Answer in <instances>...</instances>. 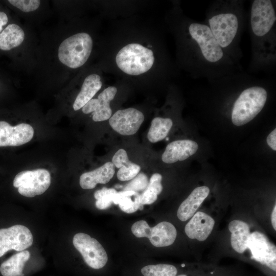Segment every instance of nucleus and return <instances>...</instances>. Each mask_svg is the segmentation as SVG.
I'll use <instances>...</instances> for the list:
<instances>
[{"instance_id":"nucleus-21","label":"nucleus","mask_w":276,"mask_h":276,"mask_svg":"<svg viewBox=\"0 0 276 276\" xmlns=\"http://www.w3.org/2000/svg\"><path fill=\"white\" fill-rule=\"evenodd\" d=\"M30 258L28 250L13 255L0 264V276H26L25 267Z\"/></svg>"},{"instance_id":"nucleus-11","label":"nucleus","mask_w":276,"mask_h":276,"mask_svg":"<svg viewBox=\"0 0 276 276\" xmlns=\"http://www.w3.org/2000/svg\"><path fill=\"white\" fill-rule=\"evenodd\" d=\"M248 248L252 259L275 275L276 272V249L266 236L258 231L250 234Z\"/></svg>"},{"instance_id":"nucleus-25","label":"nucleus","mask_w":276,"mask_h":276,"mask_svg":"<svg viewBox=\"0 0 276 276\" xmlns=\"http://www.w3.org/2000/svg\"><path fill=\"white\" fill-rule=\"evenodd\" d=\"M173 126V121L170 118L157 117L153 119L147 133L149 141L157 143L165 139Z\"/></svg>"},{"instance_id":"nucleus-19","label":"nucleus","mask_w":276,"mask_h":276,"mask_svg":"<svg viewBox=\"0 0 276 276\" xmlns=\"http://www.w3.org/2000/svg\"><path fill=\"white\" fill-rule=\"evenodd\" d=\"M114 173V165L111 162H107L96 169L82 174L79 178L80 186L85 190L94 189L98 183L108 182Z\"/></svg>"},{"instance_id":"nucleus-7","label":"nucleus","mask_w":276,"mask_h":276,"mask_svg":"<svg viewBox=\"0 0 276 276\" xmlns=\"http://www.w3.org/2000/svg\"><path fill=\"white\" fill-rule=\"evenodd\" d=\"M51 183L50 172L44 168L24 170L18 173L13 181L21 195L28 198L44 193Z\"/></svg>"},{"instance_id":"nucleus-9","label":"nucleus","mask_w":276,"mask_h":276,"mask_svg":"<svg viewBox=\"0 0 276 276\" xmlns=\"http://www.w3.org/2000/svg\"><path fill=\"white\" fill-rule=\"evenodd\" d=\"M131 232L136 237L148 238L151 244L157 247L172 245L177 236L175 226L168 221H162L153 227L145 220L135 222L131 226Z\"/></svg>"},{"instance_id":"nucleus-26","label":"nucleus","mask_w":276,"mask_h":276,"mask_svg":"<svg viewBox=\"0 0 276 276\" xmlns=\"http://www.w3.org/2000/svg\"><path fill=\"white\" fill-rule=\"evenodd\" d=\"M140 272L141 276H177L180 273L175 265L165 263L146 265Z\"/></svg>"},{"instance_id":"nucleus-4","label":"nucleus","mask_w":276,"mask_h":276,"mask_svg":"<svg viewBox=\"0 0 276 276\" xmlns=\"http://www.w3.org/2000/svg\"><path fill=\"white\" fill-rule=\"evenodd\" d=\"M247 22L244 1H215L205 11L204 24L223 51L239 64L243 55L240 43Z\"/></svg>"},{"instance_id":"nucleus-6","label":"nucleus","mask_w":276,"mask_h":276,"mask_svg":"<svg viewBox=\"0 0 276 276\" xmlns=\"http://www.w3.org/2000/svg\"><path fill=\"white\" fill-rule=\"evenodd\" d=\"M95 47V38L91 32L79 30L66 37L59 44L57 58L66 67L80 70L88 63Z\"/></svg>"},{"instance_id":"nucleus-1","label":"nucleus","mask_w":276,"mask_h":276,"mask_svg":"<svg viewBox=\"0 0 276 276\" xmlns=\"http://www.w3.org/2000/svg\"><path fill=\"white\" fill-rule=\"evenodd\" d=\"M158 27L136 18L114 22L100 43L103 72L125 82L167 84L178 69Z\"/></svg>"},{"instance_id":"nucleus-24","label":"nucleus","mask_w":276,"mask_h":276,"mask_svg":"<svg viewBox=\"0 0 276 276\" xmlns=\"http://www.w3.org/2000/svg\"><path fill=\"white\" fill-rule=\"evenodd\" d=\"M113 203L118 204L122 211L129 214L143 208L140 202V194L133 191L117 192L114 195Z\"/></svg>"},{"instance_id":"nucleus-27","label":"nucleus","mask_w":276,"mask_h":276,"mask_svg":"<svg viewBox=\"0 0 276 276\" xmlns=\"http://www.w3.org/2000/svg\"><path fill=\"white\" fill-rule=\"evenodd\" d=\"M117 191L113 188H103L96 191L94 197L97 200L96 207L100 210H104L109 208L113 203L114 196Z\"/></svg>"},{"instance_id":"nucleus-22","label":"nucleus","mask_w":276,"mask_h":276,"mask_svg":"<svg viewBox=\"0 0 276 276\" xmlns=\"http://www.w3.org/2000/svg\"><path fill=\"white\" fill-rule=\"evenodd\" d=\"M115 167L119 168L117 177L120 181H128L132 179L140 172L141 167L131 162L128 158L126 151L123 149L118 150L112 158Z\"/></svg>"},{"instance_id":"nucleus-13","label":"nucleus","mask_w":276,"mask_h":276,"mask_svg":"<svg viewBox=\"0 0 276 276\" xmlns=\"http://www.w3.org/2000/svg\"><path fill=\"white\" fill-rule=\"evenodd\" d=\"M118 92V87L116 85H110L105 88L97 98H93L82 108V112L85 114H91L94 122L109 120L112 114L111 102Z\"/></svg>"},{"instance_id":"nucleus-34","label":"nucleus","mask_w":276,"mask_h":276,"mask_svg":"<svg viewBox=\"0 0 276 276\" xmlns=\"http://www.w3.org/2000/svg\"><path fill=\"white\" fill-rule=\"evenodd\" d=\"M177 276H189L187 273H180Z\"/></svg>"},{"instance_id":"nucleus-2","label":"nucleus","mask_w":276,"mask_h":276,"mask_svg":"<svg viewBox=\"0 0 276 276\" xmlns=\"http://www.w3.org/2000/svg\"><path fill=\"white\" fill-rule=\"evenodd\" d=\"M165 23L175 41V64L192 78L211 81L243 70L221 48L208 26L187 16L179 1L172 2Z\"/></svg>"},{"instance_id":"nucleus-8","label":"nucleus","mask_w":276,"mask_h":276,"mask_svg":"<svg viewBox=\"0 0 276 276\" xmlns=\"http://www.w3.org/2000/svg\"><path fill=\"white\" fill-rule=\"evenodd\" d=\"M73 243L89 268L98 270L106 266L108 262L107 254L96 239L86 234L78 233L74 236Z\"/></svg>"},{"instance_id":"nucleus-23","label":"nucleus","mask_w":276,"mask_h":276,"mask_svg":"<svg viewBox=\"0 0 276 276\" xmlns=\"http://www.w3.org/2000/svg\"><path fill=\"white\" fill-rule=\"evenodd\" d=\"M25 33L19 25L10 24L0 33V50L9 51L19 46L24 41Z\"/></svg>"},{"instance_id":"nucleus-29","label":"nucleus","mask_w":276,"mask_h":276,"mask_svg":"<svg viewBox=\"0 0 276 276\" xmlns=\"http://www.w3.org/2000/svg\"><path fill=\"white\" fill-rule=\"evenodd\" d=\"M10 4L26 13L33 12L40 6V1L38 0H9Z\"/></svg>"},{"instance_id":"nucleus-14","label":"nucleus","mask_w":276,"mask_h":276,"mask_svg":"<svg viewBox=\"0 0 276 276\" xmlns=\"http://www.w3.org/2000/svg\"><path fill=\"white\" fill-rule=\"evenodd\" d=\"M145 119L143 112L134 107L116 111L109 119L110 126L122 135H131L140 129Z\"/></svg>"},{"instance_id":"nucleus-33","label":"nucleus","mask_w":276,"mask_h":276,"mask_svg":"<svg viewBox=\"0 0 276 276\" xmlns=\"http://www.w3.org/2000/svg\"><path fill=\"white\" fill-rule=\"evenodd\" d=\"M271 223L273 228L276 230V205L274 204L271 214Z\"/></svg>"},{"instance_id":"nucleus-3","label":"nucleus","mask_w":276,"mask_h":276,"mask_svg":"<svg viewBox=\"0 0 276 276\" xmlns=\"http://www.w3.org/2000/svg\"><path fill=\"white\" fill-rule=\"evenodd\" d=\"M251 42L250 72H275L276 65L275 1H252L247 13Z\"/></svg>"},{"instance_id":"nucleus-10","label":"nucleus","mask_w":276,"mask_h":276,"mask_svg":"<svg viewBox=\"0 0 276 276\" xmlns=\"http://www.w3.org/2000/svg\"><path fill=\"white\" fill-rule=\"evenodd\" d=\"M102 72L98 65L86 69L80 75V87L73 102V110L81 109L101 90L103 83Z\"/></svg>"},{"instance_id":"nucleus-30","label":"nucleus","mask_w":276,"mask_h":276,"mask_svg":"<svg viewBox=\"0 0 276 276\" xmlns=\"http://www.w3.org/2000/svg\"><path fill=\"white\" fill-rule=\"evenodd\" d=\"M162 178V175L159 173H156L152 174L145 190L150 193L157 196L163 191Z\"/></svg>"},{"instance_id":"nucleus-32","label":"nucleus","mask_w":276,"mask_h":276,"mask_svg":"<svg viewBox=\"0 0 276 276\" xmlns=\"http://www.w3.org/2000/svg\"><path fill=\"white\" fill-rule=\"evenodd\" d=\"M8 21L7 14L2 11H0V33L3 31V28Z\"/></svg>"},{"instance_id":"nucleus-28","label":"nucleus","mask_w":276,"mask_h":276,"mask_svg":"<svg viewBox=\"0 0 276 276\" xmlns=\"http://www.w3.org/2000/svg\"><path fill=\"white\" fill-rule=\"evenodd\" d=\"M148 183V177L145 173L141 172L125 186L123 191H133L137 193L143 192L147 188Z\"/></svg>"},{"instance_id":"nucleus-18","label":"nucleus","mask_w":276,"mask_h":276,"mask_svg":"<svg viewBox=\"0 0 276 276\" xmlns=\"http://www.w3.org/2000/svg\"><path fill=\"white\" fill-rule=\"evenodd\" d=\"M210 193L208 187L202 186L195 188L180 204L177 212L178 218L186 221L196 212Z\"/></svg>"},{"instance_id":"nucleus-5","label":"nucleus","mask_w":276,"mask_h":276,"mask_svg":"<svg viewBox=\"0 0 276 276\" xmlns=\"http://www.w3.org/2000/svg\"><path fill=\"white\" fill-rule=\"evenodd\" d=\"M272 78H261L249 74L244 87L233 103L231 115L234 125H244L261 112L268 97L266 85Z\"/></svg>"},{"instance_id":"nucleus-20","label":"nucleus","mask_w":276,"mask_h":276,"mask_svg":"<svg viewBox=\"0 0 276 276\" xmlns=\"http://www.w3.org/2000/svg\"><path fill=\"white\" fill-rule=\"evenodd\" d=\"M231 232V244L233 249L239 254L243 253L248 248L250 235L248 224L242 220L235 219L228 224Z\"/></svg>"},{"instance_id":"nucleus-17","label":"nucleus","mask_w":276,"mask_h":276,"mask_svg":"<svg viewBox=\"0 0 276 276\" xmlns=\"http://www.w3.org/2000/svg\"><path fill=\"white\" fill-rule=\"evenodd\" d=\"M198 145L191 140H179L170 143L162 154V159L166 164L183 161L194 155L197 151Z\"/></svg>"},{"instance_id":"nucleus-31","label":"nucleus","mask_w":276,"mask_h":276,"mask_svg":"<svg viewBox=\"0 0 276 276\" xmlns=\"http://www.w3.org/2000/svg\"><path fill=\"white\" fill-rule=\"evenodd\" d=\"M267 145L273 150H276V129L274 128L267 136L266 138Z\"/></svg>"},{"instance_id":"nucleus-16","label":"nucleus","mask_w":276,"mask_h":276,"mask_svg":"<svg viewBox=\"0 0 276 276\" xmlns=\"http://www.w3.org/2000/svg\"><path fill=\"white\" fill-rule=\"evenodd\" d=\"M215 225L214 219L208 214L196 212L185 226V232L188 238L204 241L211 235Z\"/></svg>"},{"instance_id":"nucleus-15","label":"nucleus","mask_w":276,"mask_h":276,"mask_svg":"<svg viewBox=\"0 0 276 276\" xmlns=\"http://www.w3.org/2000/svg\"><path fill=\"white\" fill-rule=\"evenodd\" d=\"M34 135V129L29 123L12 126L6 121H0V147L25 145L32 140Z\"/></svg>"},{"instance_id":"nucleus-12","label":"nucleus","mask_w":276,"mask_h":276,"mask_svg":"<svg viewBox=\"0 0 276 276\" xmlns=\"http://www.w3.org/2000/svg\"><path fill=\"white\" fill-rule=\"evenodd\" d=\"M33 237L30 229L21 224L0 228V258L8 251H21L31 246Z\"/></svg>"}]
</instances>
